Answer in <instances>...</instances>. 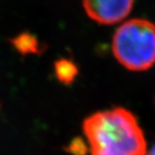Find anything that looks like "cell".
Here are the masks:
<instances>
[{
    "instance_id": "1",
    "label": "cell",
    "mask_w": 155,
    "mask_h": 155,
    "mask_svg": "<svg viewBox=\"0 0 155 155\" xmlns=\"http://www.w3.org/2000/svg\"><path fill=\"white\" fill-rule=\"evenodd\" d=\"M82 130L91 155H146L148 151L137 117L124 107L90 115Z\"/></svg>"
},
{
    "instance_id": "2",
    "label": "cell",
    "mask_w": 155,
    "mask_h": 155,
    "mask_svg": "<svg viewBox=\"0 0 155 155\" xmlns=\"http://www.w3.org/2000/svg\"><path fill=\"white\" fill-rule=\"evenodd\" d=\"M112 51L118 62L132 71H146L155 60L154 25L145 19H133L114 33Z\"/></svg>"
},
{
    "instance_id": "3",
    "label": "cell",
    "mask_w": 155,
    "mask_h": 155,
    "mask_svg": "<svg viewBox=\"0 0 155 155\" xmlns=\"http://www.w3.org/2000/svg\"><path fill=\"white\" fill-rule=\"evenodd\" d=\"M135 0H82L87 15L100 25H114L132 12Z\"/></svg>"
},
{
    "instance_id": "4",
    "label": "cell",
    "mask_w": 155,
    "mask_h": 155,
    "mask_svg": "<svg viewBox=\"0 0 155 155\" xmlns=\"http://www.w3.org/2000/svg\"><path fill=\"white\" fill-rule=\"evenodd\" d=\"M54 73L60 82L68 85L74 81L79 74L75 63L69 59H59L54 63Z\"/></svg>"
},
{
    "instance_id": "5",
    "label": "cell",
    "mask_w": 155,
    "mask_h": 155,
    "mask_svg": "<svg viewBox=\"0 0 155 155\" xmlns=\"http://www.w3.org/2000/svg\"><path fill=\"white\" fill-rule=\"evenodd\" d=\"M13 47L21 54L38 53L39 51V43L35 36L30 33H23L12 39Z\"/></svg>"
},
{
    "instance_id": "6",
    "label": "cell",
    "mask_w": 155,
    "mask_h": 155,
    "mask_svg": "<svg viewBox=\"0 0 155 155\" xmlns=\"http://www.w3.org/2000/svg\"><path fill=\"white\" fill-rule=\"evenodd\" d=\"M64 150L71 155H87L89 152V147L87 142L81 137L73 138L68 146L64 148Z\"/></svg>"
},
{
    "instance_id": "7",
    "label": "cell",
    "mask_w": 155,
    "mask_h": 155,
    "mask_svg": "<svg viewBox=\"0 0 155 155\" xmlns=\"http://www.w3.org/2000/svg\"><path fill=\"white\" fill-rule=\"evenodd\" d=\"M146 155H155L154 154V148H151L150 151H147Z\"/></svg>"
}]
</instances>
